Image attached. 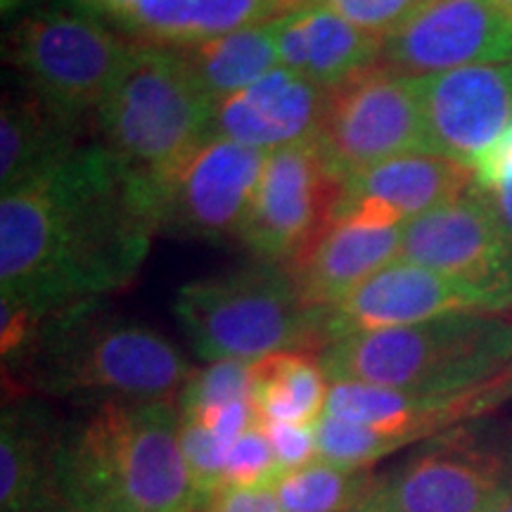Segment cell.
<instances>
[{
    "instance_id": "cell-15",
    "label": "cell",
    "mask_w": 512,
    "mask_h": 512,
    "mask_svg": "<svg viewBox=\"0 0 512 512\" xmlns=\"http://www.w3.org/2000/svg\"><path fill=\"white\" fill-rule=\"evenodd\" d=\"M403 223L375 202L337 200L328 228L287 268L313 306H332L399 261Z\"/></svg>"
},
{
    "instance_id": "cell-26",
    "label": "cell",
    "mask_w": 512,
    "mask_h": 512,
    "mask_svg": "<svg viewBox=\"0 0 512 512\" xmlns=\"http://www.w3.org/2000/svg\"><path fill=\"white\" fill-rule=\"evenodd\" d=\"M368 467H339L325 460L285 472L271 484L285 512H356L373 491Z\"/></svg>"
},
{
    "instance_id": "cell-30",
    "label": "cell",
    "mask_w": 512,
    "mask_h": 512,
    "mask_svg": "<svg viewBox=\"0 0 512 512\" xmlns=\"http://www.w3.org/2000/svg\"><path fill=\"white\" fill-rule=\"evenodd\" d=\"M278 475V460L259 420L252 430H247L230 446L226 458V486H245V489L268 486L271 489Z\"/></svg>"
},
{
    "instance_id": "cell-35",
    "label": "cell",
    "mask_w": 512,
    "mask_h": 512,
    "mask_svg": "<svg viewBox=\"0 0 512 512\" xmlns=\"http://www.w3.org/2000/svg\"><path fill=\"white\" fill-rule=\"evenodd\" d=\"M76 3L83 5L86 10L95 12L98 17L114 19V22L121 24L138 0H76Z\"/></svg>"
},
{
    "instance_id": "cell-8",
    "label": "cell",
    "mask_w": 512,
    "mask_h": 512,
    "mask_svg": "<svg viewBox=\"0 0 512 512\" xmlns=\"http://www.w3.org/2000/svg\"><path fill=\"white\" fill-rule=\"evenodd\" d=\"M313 143L339 181L384 159L427 152L415 79L373 64L328 88Z\"/></svg>"
},
{
    "instance_id": "cell-37",
    "label": "cell",
    "mask_w": 512,
    "mask_h": 512,
    "mask_svg": "<svg viewBox=\"0 0 512 512\" xmlns=\"http://www.w3.org/2000/svg\"><path fill=\"white\" fill-rule=\"evenodd\" d=\"M273 8L278 10V15L283 17L287 12H294L297 8H302V5H309L313 0H271Z\"/></svg>"
},
{
    "instance_id": "cell-14",
    "label": "cell",
    "mask_w": 512,
    "mask_h": 512,
    "mask_svg": "<svg viewBox=\"0 0 512 512\" xmlns=\"http://www.w3.org/2000/svg\"><path fill=\"white\" fill-rule=\"evenodd\" d=\"M508 309L510 306L486 287L399 259L330 306L328 344L358 332L401 328L458 313Z\"/></svg>"
},
{
    "instance_id": "cell-36",
    "label": "cell",
    "mask_w": 512,
    "mask_h": 512,
    "mask_svg": "<svg viewBox=\"0 0 512 512\" xmlns=\"http://www.w3.org/2000/svg\"><path fill=\"white\" fill-rule=\"evenodd\" d=\"M482 192L486 197H489V202L494 204L496 214L501 216L503 226L508 228V233L512 235V176L498 183L496 188L482 190Z\"/></svg>"
},
{
    "instance_id": "cell-29",
    "label": "cell",
    "mask_w": 512,
    "mask_h": 512,
    "mask_svg": "<svg viewBox=\"0 0 512 512\" xmlns=\"http://www.w3.org/2000/svg\"><path fill=\"white\" fill-rule=\"evenodd\" d=\"M181 448L204 508L226 486V446L200 420L181 415Z\"/></svg>"
},
{
    "instance_id": "cell-10",
    "label": "cell",
    "mask_w": 512,
    "mask_h": 512,
    "mask_svg": "<svg viewBox=\"0 0 512 512\" xmlns=\"http://www.w3.org/2000/svg\"><path fill=\"white\" fill-rule=\"evenodd\" d=\"M266 157V150L209 133L159 183L162 230L190 240H240Z\"/></svg>"
},
{
    "instance_id": "cell-6",
    "label": "cell",
    "mask_w": 512,
    "mask_h": 512,
    "mask_svg": "<svg viewBox=\"0 0 512 512\" xmlns=\"http://www.w3.org/2000/svg\"><path fill=\"white\" fill-rule=\"evenodd\" d=\"M214 100L174 48L128 43L98 114L102 145L159 183L211 133Z\"/></svg>"
},
{
    "instance_id": "cell-7",
    "label": "cell",
    "mask_w": 512,
    "mask_h": 512,
    "mask_svg": "<svg viewBox=\"0 0 512 512\" xmlns=\"http://www.w3.org/2000/svg\"><path fill=\"white\" fill-rule=\"evenodd\" d=\"M128 43L76 3L38 8L12 27L5 60L24 86L81 124L98 114L124 62Z\"/></svg>"
},
{
    "instance_id": "cell-28",
    "label": "cell",
    "mask_w": 512,
    "mask_h": 512,
    "mask_svg": "<svg viewBox=\"0 0 512 512\" xmlns=\"http://www.w3.org/2000/svg\"><path fill=\"white\" fill-rule=\"evenodd\" d=\"M318 460L339 467H370L377 460L399 451L392 439L370 427L323 413L316 422Z\"/></svg>"
},
{
    "instance_id": "cell-25",
    "label": "cell",
    "mask_w": 512,
    "mask_h": 512,
    "mask_svg": "<svg viewBox=\"0 0 512 512\" xmlns=\"http://www.w3.org/2000/svg\"><path fill=\"white\" fill-rule=\"evenodd\" d=\"M328 394V375L309 351H283L252 363V403L259 420L316 425Z\"/></svg>"
},
{
    "instance_id": "cell-5",
    "label": "cell",
    "mask_w": 512,
    "mask_h": 512,
    "mask_svg": "<svg viewBox=\"0 0 512 512\" xmlns=\"http://www.w3.org/2000/svg\"><path fill=\"white\" fill-rule=\"evenodd\" d=\"M328 309L313 306L290 268L271 261L183 285L174 302L192 351L209 363L325 349Z\"/></svg>"
},
{
    "instance_id": "cell-39",
    "label": "cell",
    "mask_w": 512,
    "mask_h": 512,
    "mask_svg": "<svg viewBox=\"0 0 512 512\" xmlns=\"http://www.w3.org/2000/svg\"><path fill=\"white\" fill-rule=\"evenodd\" d=\"M494 3L501 8L503 12H508V15L512 17V0H494Z\"/></svg>"
},
{
    "instance_id": "cell-11",
    "label": "cell",
    "mask_w": 512,
    "mask_h": 512,
    "mask_svg": "<svg viewBox=\"0 0 512 512\" xmlns=\"http://www.w3.org/2000/svg\"><path fill=\"white\" fill-rule=\"evenodd\" d=\"M342 181L313 140L268 152L240 245L261 261L292 264L328 228Z\"/></svg>"
},
{
    "instance_id": "cell-12",
    "label": "cell",
    "mask_w": 512,
    "mask_h": 512,
    "mask_svg": "<svg viewBox=\"0 0 512 512\" xmlns=\"http://www.w3.org/2000/svg\"><path fill=\"white\" fill-rule=\"evenodd\" d=\"M512 60V17L494 0H425L382 38L387 72L422 79L475 64Z\"/></svg>"
},
{
    "instance_id": "cell-16",
    "label": "cell",
    "mask_w": 512,
    "mask_h": 512,
    "mask_svg": "<svg viewBox=\"0 0 512 512\" xmlns=\"http://www.w3.org/2000/svg\"><path fill=\"white\" fill-rule=\"evenodd\" d=\"M430 155L467 166L512 121V60L415 79Z\"/></svg>"
},
{
    "instance_id": "cell-19",
    "label": "cell",
    "mask_w": 512,
    "mask_h": 512,
    "mask_svg": "<svg viewBox=\"0 0 512 512\" xmlns=\"http://www.w3.org/2000/svg\"><path fill=\"white\" fill-rule=\"evenodd\" d=\"M62 425L36 401H12L0 420V512H72L55 472Z\"/></svg>"
},
{
    "instance_id": "cell-34",
    "label": "cell",
    "mask_w": 512,
    "mask_h": 512,
    "mask_svg": "<svg viewBox=\"0 0 512 512\" xmlns=\"http://www.w3.org/2000/svg\"><path fill=\"white\" fill-rule=\"evenodd\" d=\"M204 512H285L268 486H223L207 503Z\"/></svg>"
},
{
    "instance_id": "cell-27",
    "label": "cell",
    "mask_w": 512,
    "mask_h": 512,
    "mask_svg": "<svg viewBox=\"0 0 512 512\" xmlns=\"http://www.w3.org/2000/svg\"><path fill=\"white\" fill-rule=\"evenodd\" d=\"M235 401H252V363L216 361L190 377L178 396L181 415L204 418Z\"/></svg>"
},
{
    "instance_id": "cell-23",
    "label": "cell",
    "mask_w": 512,
    "mask_h": 512,
    "mask_svg": "<svg viewBox=\"0 0 512 512\" xmlns=\"http://www.w3.org/2000/svg\"><path fill=\"white\" fill-rule=\"evenodd\" d=\"M278 17L271 0H138L119 27L138 43L188 48Z\"/></svg>"
},
{
    "instance_id": "cell-13",
    "label": "cell",
    "mask_w": 512,
    "mask_h": 512,
    "mask_svg": "<svg viewBox=\"0 0 512 512\" xmlns=\"http://www.w3.org/2000/svg\"><path fill=\"white\" fill-rule=\"evenodd\" d=\"M399 259L486 287L512 309V235L477 185L403 223Z\"/></svg>"
},
{
    "instance_id": "cell-31",
    "label": "cell",
    "mask_w": 512,
    "mask_h": 512,
    "mask_svg": "<svg viewBox=\"0 0 512 512\" xmlns=\"http://www.w3.org/2000/svg\"><path fill=\"white\" fill-rule=\"evenodd\" d=\"M366 34L389 36L420 8L425 0H318Z\"/></svg>"
},
{
    "instance_id": "cell-2",
    "label": "cell",
    "mask_w": 512,
    "mask_h": 512,
    "mask_svg": "<svg viewBox=\"0 0 512 512\" xmlns=\"http://www.w3.org/2000/svg\"><path fill=\"white\" fill-rule=\"evenodd\" d=\"M57 484L72 512H197L176 401L102 403L64 422Z\"/></svg>"
},
{
    "instance_id": "cell-1",
    "label": "cell",
    "mask_w": 512,
    "mask_h": 512,
    "mask_svg": "<svg viewBox=\"0 0 512 512\" xmlns=\"http://www.w3.org/2000/svg\"><path fill=\"white\" fill-rule=\"evenodd\" d=\"M162 230L152 178L79 145L0 200V297L50 313L95 302L138 278Z\"/></svg>"
},
{
    "instance_id": "cell-41",
    "label": "cell",
    "mask_w": 512,
    "mask_h": 512,
    "mask_svg": "<svg viewBox=\"0 0 512 512\" xmlns=\"http://www.w3.org/2000/svg\"><path fill=\"white\" fill-rule=\"evenodd\" d=\"M510 373H512V366H510Z\"/></svg>"
},
{
    "instance_id": "cell-32",
    "label": "cell",
    "mask_w": 512,
    "mask_h": 512,
    "mask_svg": "<svg viewBox=\"0 0 512 512\" xmlns=\"http://www.w3.org/2000/svg\"><path fill=\"white\" fill-rule=\"evenodd\" d=\"M268 441L278 460L280 475L313 463L318 458L316 425H292V422H264L261 420ZM278 475V477H280Z\"/></svg>"
},
{
    "instance_id": "cell-17",
    "label": "cell",
    "mask_w": 512,
    "mask_h": 512,
    "mask_svg": "<svg viewBox=\"0 0 512 512\" xmlns=\"http://www.w3.org/2000/svg\"><path fill=\"white\" fill-rule=\"evenodd\" d=\"M512 394V373L463 394H415L361 382H330L325 413L370 427L403 448L484 413Z\"/></svg>"
},
{
    "instance_id": "cell-9",
    "label": "cell",
    "mask_w": 512,
    "mask_h": 512,
    "mask_svg": "<svg viewBox=\"0 0 512 512\" xmlns=\"http://www.w3.org/2000/svg\"><path fill=\"white\" fill-rule=\"evenodd\" d=\"M508 501L512 453L460 430L377 477L356 512H496Z\"/></svg>"
},
{
    "instance_id": "cell-33",
    "label": "cell",
    "mask_w": 512,
    "mask_h": 512,
    "mask_svg": "<svg viewBox=\"0 0 512 512\" xmlns=\"http://www.w3.org/2000/svg\"><path fill=\"white\" fill-rule=\"evenodd\" d=\"M475 185L479 190H491L512 176V121L508 128L491 143L472 164Z\"/></svg>"
},
{
    "instance_id": "cell-38",
    "label": "cell",
    "mask_w": 512,
    "mask_h": 512,
    "mask_svg": "<svg viewBox=\"0 0 512 512\" xmlns=\"http://www.w3.org/2000/svg\"><path fill=\"white\" fill-rule=\"evenodd\" d=\"M31 3H38V0H0V8H3L5 17H10L22 8H27V5H31Z\"/></svg>"
},
{
    "instance_id": "cell-18",
    "label": "cell",
    "mask_w": 512,
    "mask_h": 512,
    "mask_svg": "<svg viewBox=\"0 0 512 512\" xmlns=\"http://www.w3.org/2000/svg\"><path fill=\"white\" fill-rule=\"evenodd\" d=\"M328 88L278 67L245 91L214 100L211 136L256 150H280L313 140Z\"/></svg>"
},
{
    "instance_id": "cell-21",
    "label": "cell",
    "mask_w": 512,
    "mask_h": 512,
    "mask_svg": "<svg viewBox=\"0 0 512 512\" xmlns=\"http://www.w3.org/2000/svg\"><path fill=\"white\" fill-rule=\"evenodd\" d=\"M475 185V169L451 157L411 152L344 178L339 200L375 202L403 221L458 200Z\"/></svg>"
},
{
    "instance_id": "cell-24",
    "label": "cell",
    "mask_w": 512,
    "mask_h": 512,
    "mask_svg": "<svg viewBox=\"0 0 512 512\" xmlns=\"http://www.w3.org/2000/svg\"><path fill=\"white\" fill-rule=\"evenodd\" d=\"M174 50H178L192 79L211 100L245 91L280 67L271 22Z\"/></svg>"
},
{
    "instance_id": "cell-40",
    "label": "cell",
    "mask_w": 512,
    "mask_h": 512,
    "mask_svg": "<svg viewBox=\"0 0 512 512\" xmlns=\"http://www.w3.org/2000/svg\"><path fill=\"white\" fill-rule=\"evenodd\" d=\"M496 512H512V501H508V503H503L501 508H498Z\"/></svg>"
},
{
    "instance_id": "cell-22",
    "label": "cell",
    "mask_w": 512,
    "mask_h": 512,
    "mask_svg": "<svg viewBox=\"0 0 512 512\" xmlns=\"http://www.w3.org/2000/svg\"><path fill=\"white\" fill-rule=\"evenodd\" d=\"M81 124L50 107L41 95L15 83L5 88L0 110V188L8 192L79 147Z\"/></svg>"
},
{
    "instance_id": "cell-3",
    "label": "cell",
    "mask_w": 512,
    "mask_h": 512,
    "mask_svg": "<svg viewBox=\"0 0 512 512\" xmlns=\"http://www.w3.org/2000/svg\"><path fill=\"white\" fill-rule=\"evenodd\" d=\"M192 375L188 358L164 335L114 316L95 299L50 313L29 356L5 373V382L93 408L176 401Z\"/></svg>"
},
{
    "instance_id": "cell-4",
    "label": "cell",
    "mask_w": 512,
    "mask_h": 512,
    "mask_svg": "<svg viewBox=\"0 0 512 512\" xmlns=\"http://www.w3.org/2000/svg\"><path fill=\"white\" fill-rule=\"evenodd\" d=\"M330 382L415 394H463L512 366V323L496 313H458L401 328L358 332L320 349Z\"/></svg>"
},
{
    "instance_id": "cell-20",
    "label": "cell",
    "mask_w": 512,
    "mask_h": 512,
    "mask_svg": "<svg viewBox=\"0 0 512 512\" xmlns=\"http://www.w3.org/2000/svg\"><path fill=\"white\" fill-rule=\"evenodd\" d=\"M271 29L280 67L323 88L337 86L380 60V38L354 27L318 0L273 19Z\"/></svg>"
}]
</instances>
